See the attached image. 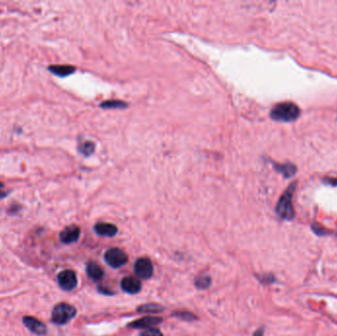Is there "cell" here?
<instances>
[{
	"label": "cell",
	"mask_w": 337,
	"mask_h": 336,
	"mask_svg": "<svg viewBox=\"0 0 337 336\" xmlns=\"http://www.w3.org/2000/svg\"><path fill=\"white\" fill-rule=\"evenodd\" d=\"M300 115V109L294 103H281L276 105L271 113L270 117L278 121H292L295 120Z\"/></svg>",
	"instance_id": "1"
},
{
	"label": "cell",
	"mask_w": 337,
	"mask_h": 336,
	"mask_svg": "<svg viewBox=\"0 0 337 336\" xmlns=\"http://www.w3.org/2000/svg\"><path fill=\"white\" fill-rule=\"evenodd\" d=\"M295 192V184L291 185L287 191L283 193L281 198L279 199L277 206H276V212L279 216L286 220H291L294 218L295 212L293 207V194Z\"/></svg>",
	"instance_id": "2"
},
{
	"label": "cell",
	"mask_w": 337,
	"mask_h": 336,
	"mask_svg": "<svg viewBox=\"0 0 337 336\" xmlns=\"http://www.w3.org/2000/svg\"><path fill=\"white\" fill-rule=\"evenodd\" d=\"M76 315V309L66 303L57 304L51 312V320L56 324H65Z\"/></svg>",
	"instance_id": "3"
},
{
	"label": "cell",
	"mask_w": 337,
	"mask_h": 336,
	"mask_svg": "<svg viewBox=\"0 0 337 336\" xmlns=\"http://www.w3.org/2000/svg\"><path fill=\"white\" fill-rule=\"evenodd\" d=\"M105 261L110 266L119 268L127 263V256L123 250L118 247H113L105 254Z\"/></svg>",
	"instance_id": "4"
},
{
	"label": "cell",
	"mask_w": 337,
	"mask_h": 336,
	"mask_svg": "<svg viewBox=\"0 0 337 336\" xmlns=\"http://www.w3.org/2000/svg\"><path fill=\"white\" fill-rule=\"evenodd\" d=\"M57 281L60 288L71 291L77 286V277L72 270H63L57 275Z\"/></svg>",
	"instance_id": "5"
},
{
	"label": "cell",
	"mask_w": 337,
	"mask_h": 336,
	"mask_svg": "<svg viewBox=\"0 0 337 336\" xmlns=\"http://www.w3.org/2000/svg\"><path fill=\"white\" fill-rule=\"evenodd\" d=\"M153 264L149 259L141 258L134 264V271L142 279H149L153 275Z\"/></svg>",
	"instance_id": "6"
},
{
	"label": "cell",
	"mask_w": 337,
	"mask_h": 336,
	"mask_svg": "<svg viewBox=\"0 0 337 336\" xmlns=\"http://www.w3.org/2000/svg\"><path fill=\"white\" fill-rule=\"evenodd\" d=\"M23 322L29 330L37 335L43 336L47 333L46 325L34 316H25L23 317Z\"/></svg>",
	"instance_id": "7"
},
{
	"label": "cell",
	"mask_w": 337,
	"mask_h": 336,
	"mask_svg": "<svg viewBox=\"0 0 337 336\" xmlns=\"http://www.w3.org/2000/svg\"><path fill=\"white\" fill-rule=\"evenodd\" d=\"M80 237V228L78 226L71 225L66 227L59 235V239L63 243H72L78 240Z\"/></svg>",
	"instance_id": "8"
},
{
	"label": "cell",
	"mask_w": 337,
	"mask_h": 336,
	"mask_svg": "<svg viewBox=\"0 0 337 336\" xmlns=\"http://www.w3.org/2000/svg\"><path fill=\"white\" fill-rule=\"evenodd\" d=\"M121 288L128 294H137L141 290V282L135 277L128 276L121 280Z\"/></svg>",
	"instance_id": "9"
},
{
	"label": "cell",
	"mask_w": 337,
	"mask_h": 336,
	"mask_svg": "<svg viewBox=\"0 0 337 336\" xmlns=\"http://www.w3.org/2000/svg\"><path fill=\"white\" fill-rule=\"evenodd\" d=\"M160 322H162V318L160 317H153V316H146L143 318L137 319L132 321L131 323L128 324L129 327L131 328H152L153 326L159 324Z\"/></svg>",
	"instance_id": "10"
},
{
	"label": "cell",
	"mask_w": 337,
	"mask_h": 336,
	"mask_svg": "<svg viewBox=\"0 0 337 336\" xmlns=\"http://www.w3.org/2000/svg\"><path fill=\"white\" fill-rule=\"evenodd\" d=\"M94 230L98 235L104 237H114L118 233V227L110 223H98L95 225Z\"/></svg>",
	"instance_id": "11"
},
{
	"label": "cell",
	"mask_w": 337,
	"mask_h": 336,
	"mask_svg": "<svg viewBox=\"0 0 337 336\" xmlns=\"http://www.w3.org/2000/svg\"><path fill=\"white\" fill-rule=\"evenodd\" d=\"M48 70L52 74L63 78L75 72V67L71 65H50Z\"/></svg>",
	"instance_id": "12"
},
{
	"label": "cell",
	"mask_w": 337,
	"mask_h": 336,
	"mask_svg": "<svg viewBox=\"0 0 337 336\" xmlns=\"http://www.w3.org/2000/svg\"><path fill=\"white\" fill-rule=\"evenodd\" d=\"M87 274L88 276L93 279L94 281H98L100 279H102V277L104 276V270L102 269V267L100 265H98L96 263H89L87 265Z\"/></svg>",
	"instance_id": "13"
},
{
	"label": "cell",
	"mask_w": 337,
	"mask_h": 336,
	"mask_svg": "<svg viewBox=\"0 0 337 336\" xmlns=\"http://www.w3.org/2000/svg\"><path fill=\"white\" fill-rule=\"evenodd\" d=\"M95 148H96L95 143L92 142V141H89V140L82 141L78 144V151L86 157L92 155L95 151Z\"/></svg>",
	"instance_id": "14"
},
{
	"label": "cell",
	"mask_w": 337,
	"mask_h": 336,
	"mask_svg": "<svg viewBox=\"0 0 337 336\" xmlns=\"http://www.w3.org/2000/svg\"><path fill=\"white\" fill-rule=\"evenodd\" d=\"M127 103L120 101V100H110V101H105L103 102L100 107L103 109H125L127 108Z\"/></svg>",
	"instance_id": "15"
},
{
	"label": "cell",
	"mask_w": 337,
	"mask_h": 336,
	"mask_svg": "<svg viewBox=\"0 0 337 336\" xmlns=\"http://www.w3.org/2000/svg\"><path fill=\"white\" fill-rule=\"evenodd\" d=\"M211 284V278L208 275H199L195 279V286L198 289H207Z\"/></svg>",
	"instance_id": "16"
},
{
	"label": "cell",
	"mask_w": 337,
	"mask_h": 336,
	"mask_svg": "<svg viewBox=\"0 0 337 336\" xmlns=\"http://www.w3.org/2000/svg\"><path fill=\"white\" fill-rule=\"evenodd\" d=\"M137 311L139 312H160L163 311V308L159 305L156 304H148V305H143L137 308Z\"/></svg>",
	"instance_id": "17"
},
{
	"label": "cell",
	"mask_w": 337,
	"mask_h": 336,
	"mask_svg": "<svg viewBox=\"0 0 337 336\" xmlns=\"http://www.w3.org/2000/svg\"><path fill=\"white\" fill-rule=\"evenodd\" d=\"M277 170L283 173V175H285L286 177H291L294 175L296 168L293 165H280V166H277Z\"/></svg>",
	"instance_id": "18"
},
{
	"label": "cell",
	"mask_w": 337,
	"mask_h": 336,
	"mask_svg": "<svg viewBox=\"0 0 337 336\" xmlns=\"http://www.w3.org/2000/svg\"><path fill=\"white\" fill-rule=\"evenodd\" d=\"M140 336H163V334L159 329L152 327V328L145 329Z\"/></svg>",
	"instance_id": "19"
},
{
	"label": "cell",
	"mask_w": 337,
	"mask_h": 336,
	"mask_svg": "<svg viewBox=\"0 0 337 336\" xmlns=\"http://www.w3.org/2000/svg\"><path fill=\"white\" fill-rule=\"evenodd\" d=\"M3 188V185L0 183V199L1 198H4L6 195H7V192H3L1 189Z\"/></svg>",
	"instance_id": "20"
},
{
	"label": "cell",
	"mask_w": 337,
	"mask_h": 336,
	"mask_svg": "<svg viewBox=\"0 0 337 336\" xmlns=\"http://www.w3.org/2000/svg\"><path fill=\"white\" fill-rule=\"evenodd\" d=\"M254 336H264V333H263V329H259L257 332H255Z\"/></svg>",
	"instance_id": "21"
}]
</instances>
